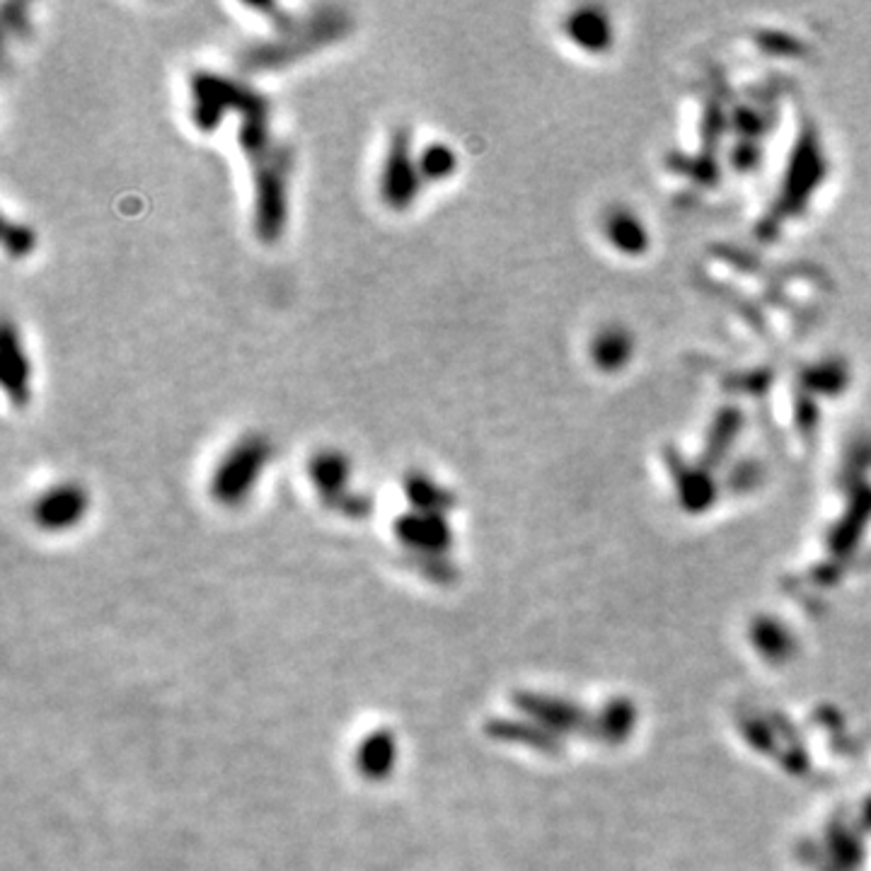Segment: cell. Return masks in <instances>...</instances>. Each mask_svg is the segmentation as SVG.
<instances>
[{"label": "cell", "mask_w": 871, "mask_h": 871, "mask_svg": "<svg viewBox=\"0 0 871 871\" xmlns=\"http://www.w3.org/2000/svg\"><path fill=\"white\" fill-rule=\"evenodd\" d=\"M400 746L398 736L388 726H378L359 741L354 765L361 780L371 784H381L392 777V772L398 767Z\"/></svg>", "instance_id": "cell-9"}, {"label": "cell", "mask_w": 871, "mask_h": 871, "mask_svg": "<svg viewBox=\"0 0 871 871\" xmlns=\"http://www.w3.org/2000/svg\"><path fill=\"white\" fill-rule=\"evenodd\" d=\"M274 458V446L260 431H249L241 435L223 458L218 460L216 470L211 472L208 495L218 506L226 509H237L243 506L252 491L257 489L264 470L270 468Z\"/></svg>", "instance_id": "cell-4"}, {"label": "cell", "mask_w": 871, "mask_h": 871, "mask_svg": "<svg viewBox=\"0 0 871 871\" xmlns=\"http://www.w3.org/2000/svg\"><path fill=\"white\" fill-rule=\"evenodd\" d=\"M231 111L247 119L272 111V102L249 82L216 74V70H196L189 76V117L196 129H218Z\"/></svg>", "instance_id": "cell-1"}, {"label": "cell", "mask_w": 871, "mask_h": 871, "mask_svg": "<svg viewBox=\"0 0 871 871\" xmlns=\"http://www.w3.org/2000/svg\"><path fill=\"white\" fill-rule=\"evenodd\" d=\"M3 18H6V30L12 32L16 37H25L30 32V18H27V6H3Z\"/></svg>", "instance_id": "cell-17"}, {"label": "cell", "mask_w": 871, "mask_h": 871, "mask_svg": "<svg viewBox=\"0 0 871 871\" xmlns=\"http://www.w3.org/2000/svg\"><path fill=\"white\" fill-rule=\"evenodd\" d=\"M351 30V18L340 8H315L305 16V22L288 35H278L272 41L249 45L241 53V63L247 70H272L313 53L332 41L342 39Z\"/></svg>", "instance_id": "cell-2"}, {"label": "cell", "mask_w": 871, "mask_h": 871, "mask_svg": "<svg viewBox=\"0 0 871 871\" xmlns=\"http://www.w3.org/2000/svg\"><path fill=\"white\" fill-rule=\"evenodd\" d=\"M424 185L427 182L419 170V150L414 148L412 129L410 126H395L390 131L381 175H378L381 202L392 211H407L414 206Z\"/></svg>", "instance_id": "cell-5"}, {"label": "cell", "mask_w": 871, "mask_h": 871, "mask_svg": "<svg viewBox=\"0 0 871 871\" xmlns=\"http://www.w3.org/2000/svg\"><path fill=\"white\" fill-rule=\"evenodd\" d=\"M3 247L10 257H16V260L27 257V255H32V249L37 247V235L30 226H27V223L6 221Z\"/></svg>", "instance_id": "cell-15"}, {"label": "cell", "mask_w": 871, "mask_h": 871, "mask_svg": "<svg viewBox=\"0 0 871 871\" xmlns=\"http://www.w3.org/2000/svg\"><path fill=\"white\" fill-rule=\"evenodd\" d=\"M307 477H311L322 506L330 509L351 491V460L336 448H325L307 460Z\"/></svg>", "instance_id": "cell-10"}, {"label": "cell", "mask_w": 871, "mask_h": 871, "mask_svg": "<svg viewBox=\"0 0 871 871\" xmlns=\"http://www.w3.org/2000/svg\"><path fill=\"white\" fill-rule=\"evenodd\" d=\"M90 511L88 489L78 482H59L32 501V521L45 532H66L82 523Z\"/></svg>", "instance_id": "cell-6"}, {"label": "cell", "mask_w": 871, "mask_h": 871, "mask_svg": "<svg viewBox=\"0 0 871 871\" xmlns=\"http://www.w3.org/2000/svg\"><path fill=\"white\" fill-rule=\"evenodd\" d=\"M252 189H255V206H252V223H255L257 241L274 245L281 241L288 223V187L293 173V150L278 144L264 153L262 158L249 163Z\"/></svg>", "instance_id": "cell-3"}, {"label": "cell", "mask_w": 871, "mask_h": 871, "mask_svg": "<svg viewBox=\"0 0 871 871\" xmlns=\"http://www.w3.org/2000/svg\"><path fill=\"white\" fill-rule=\"evenodd\" d=\"M373 509H375L373 497L366 495V491H356V489H351L349 495H344L340 501L330 506V511L351 518V521H363V518H369L373 513Z\"/></svg>", "instance_id": "cell-16"}, {"label": "cell", "mask_w": 871, "mask_h": 871, "mask_svg": "<svg viewBox=\"0 0 871 871\" xmlns=\"http://www.w3.org/2000/svg\"><path fill=\"white\" fill-rule=\"evenodd\" d=\"M419 170L427 185L446 182L458 170V153L441 140H431L429 146L419 148Z\"/></svg>", "instance_id": "cell-13"}, {"label": "cell", "mask_w": 871, "mask_h": 871, "mask_svg": "<svg viewBox=\"0 0 871 871\" xmlns=\"http://www.w3.org/2000/svg\"><path fill=\"white\" fill-rule=\"evenodd\" d=\"M402 561L410 567L414 574H419L421 579H427L429 584L435 586H453L458 581V567L446 555H417V552H407Z\"/></svg>", "instance_id": "cell-14"}, {"label": "cell", "mask_w": 871, "mask_h": 871, "mask_svg": "<svg viewBox=\"0 0 871 871\" xmlns=\"http://www.w3.org/2000/svg\"><path fill=\"white\" fill-rule=\"evenodd\" d=\"M392 530L407 550L417 555H446L453 547V528L441 513L410 509L395 518Z\"/></svg>", "instance_id": "cell-7"}, {"label": "cell", "mask_w": 871, "mask_h": 871, "mask_svg": "<svg viewBox=\"0 0 871 871\" xmlns=\"http://www.w3.org/2000/svg\"><path fill=\"white\" fill-rule=\"evenodd\" d=\"M485 732L489 738L495 741H509V743H526V746H532V748H552V736L545 734L542 728H538L536 724H528V722H518V720H491Z\"/></svg>", "instance_id": "cell-12"}, {"label": "cell", "mask_w": 871, "mask_h": 871, "mask_svg": "<svg viewBox=\"0 0 871 871\" xmlns=\"http://www.w3.org/2000/svg\"><path fill=\"white\" fill-rule=\"evenodd\" d=\"M402 495L414 511L448 516L456 509V495L424 470H410L402 477Z\"/></svg>", "instance_id": "cell-11"}, {"label": "cell", "mask_w": 871, "mask_h": 871, "mask_svg": "<svg viewBox=\"0 0 871 871\" xmlns=\"http://www.w3.org/2000/svg\"><path fill=\"white\" fill-rule=\"evenodd\" d=\"M0 383L8 400L16 407H25L32 395V361L27 356L22 336L12 322L3 327V344H0Z\"/></svg>", "instance_id": "cell-8"}]
</instances>
